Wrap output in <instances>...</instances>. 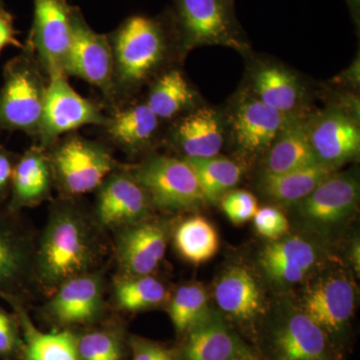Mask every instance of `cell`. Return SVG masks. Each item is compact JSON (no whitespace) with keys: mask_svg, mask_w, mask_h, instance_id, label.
Segmentation results:
<instances>
[{"mask_svg":"<svg viewBox=\"0 0 360 360\" xmlns=\"http://www.w3.org/2000/svg\"><path fill=\"white\" fill-rule=\"evenodd\" d=\"M18 316L22 333L25 349L21 360H80L75 347L72 330H40L35 326L28 305L18 297L0 295Z\"/></svg>","mask_w":360,"mask_h":360,"instance_id":"23","label":"cell"},{"mask_svg":"<svg viewBox=\"0 0 360 360\" xmlns=\"http://www.w3.org/2000/svg\"><path fill=\"white\" fill-rule=\"evenodd\" d=\"M144 101L163 123L174 122L200 106L198 91L179 65L165 70L148 85Z\"/></svg>","mask_w":360,"mask_h":360,"instance_id":"28","label":"cell"},{"mask_svg":"<svg viewBox=\"0 0 360 360\" xmlns=\"http://www.w3.org/2000/svg\"><path fill=\"white\" fill-rule=\"evenodd\" d=\"M276 354L281 360H322L328 354V336L309 315H291L274 338Z\"/></svg>","mask_w":360,"mask_h":360,"instance_id":"29","label":"cell"},{"mask_svg":"<svg viewBox=\"0 0 360 360\" xmlns=\"http://www.w3.org/2000/svg\"><path fill=\"white\" fill-rule=\"evenodd\" d=\"M214 297L219 309L231 319L250 322L264 310V297L257 279L239 265L229 267L217 281Z\"/></svg>","mask_w":360,"mask_h":360,"instance_id":"25","label":"cell"},{"mask_svg":"<svg viewBox=\"0 0 360 360\" xmlns=\"http://www.w3.org/2000/svg\"><path fill=\"white\" fill-rule=\"evenodd\" d=\"M175 25L182 56L210 45L229 47L240 53L250 51L234 11V0H174Z\"/></svg>","mask_w":360,"mask_h":360,"instance_id":"6","label":"cell"},{"mask_svg":"<svg viewBox=\"0 0 360 360\" xmlns=\"http://www.w3.org/2000/svg\"><path fill=\"white\" fill-rule=\"evenodd\" d=\"M39 231L22 212L0 205V295L32 304L39 297L37 281Z\"/></svg>","mask_w":360,"mask_h":360,"instance_id":"7","label":"cell"},{"mask_svg":"<svg viewBox=\"0 0 360 360\" xmlns=\"http://www.w3.org/2000/svg\"><path fill=\"white\" fill-rule=\"evenodd\" d=\"M111 238L84 198L56 196L37 240V281L46 298L72 277L110 266Z\"/></svg>","mask_w":360,"mask_h":360,"instance_id":"1","label":"cell"},{"mask_svg":"<svg viewBox=\"0 0 360 360\" xmlns=\"http://www.w3.org/2000/svg\"><path fill=\"white\" fill-rule=\"evenodd\" d=\"M129 165L156 212H191L205 202L198 177L184 158L153 153Z\"/></svg>","mask_w":360,"mask_h":360,"instance_id":"8","label":"cell"},{"mask_svg":"<svg viewBox=\"0 0 360 360\" xmlns=\"http://www.w3.org/2000/svg\"><path fill=\"white\" fill-rule=\"evenodd\" d=\"M198 177L205 202L215 203L231 191L241 179V167L224 156L184 158Z\"/></svg>","mask_w":360,"mask_h":360,"instance_id":"33","label":"cell"},{"mask_svg":"<svg viewBox=\"0 0 360 360\" xmlns=\"http://www.w3.org/2000/svg\"><path fill=\"white\" fill-rule=\"evenodd\" d=\"M0 87V131L23 132L39 139L49 78L34 52L23 46L4 66Z\"/></svg>","mask_w":360,"mask_h":360,"instance_id":"3","label":"cell"},{"mask_svg":"<svg viewBox=\"0 0 360 360\" xmlns=\"http://www.w3.org/2000/svg\"><path fill=\"white\" fill-rule=\"evenodd\" d=\"M349 8L350 14H352V20L357 27L359 26L360 20V0H345Z\"/></svg>","mask_w":360,"mask_h":360,"instance_id":"41","label":"cell"},{"mask_svg":"<svg viewBox=\"0 0 360 360\" xmlns=\"http://www.w3.org/2000/svg\"><path fill=\"white\" fill-rule=\"evenodd\" d=\"M54 179L46 149L32 144L20 153L14 167L11 194L6 206L14 212L51 201L53 198Z\"/></svg>","mask_w":360,"mask_h":360,"instance_id":"21","label":"cell"},{"mask_svg":"<svg viewBox=\"0 0 360 360\" xmlns=\"http://www.w3.org/2000/svg\"><path fill=\"white\" fill-rule=\"evenodd\" d=\"M162 124L144 99L134 98L108 110L101 129L108 146L129 158H146L163 141Z\"/></svg>","mask_w":360,"mask_h":360,"instance_id":"15","label":"cell"},{"mask_svg":"<svg viewBox=\"0 0 360 360\" xmlns=\"http://www.w3.org/2000/svg\"><path fill=\"white\" fill-rule=\"evenodd\" d=\"M170 293L165 281L155 274L124 276L113 272L110 277L108 300L110 307L122 315L165 307Z\"/></svg>","mask_w":360,"mask_h":360,"instance_id":"27","label":"cell"},{"mask_svg":"<svg viewBox=\"0 0 360 360\" xmlns=\"http://www.w3.org/2000/svg\"><path fill=\"white\" fill-rule=\"evenodd\" d=\"M72 41V11L65 0H34V18L26 46L47 78L65 75Z\"/></svg>","mask_w":360,"mask_h":360,"instance_id":"12","label":"cell"},{"mask_svg":"<svg viewBox=\"0 0 360 360\" xmlns=\"http://www.w3.org/2000/svg\"><path fill=\"white\" fill-rule=\"evenodd\" d=\"M172 232V222L155 215L113 232V272L124 276L155 274L165 258Z\"/></svg>","mask_w":360,"mask_h":360,"instance_id":"11","label":"cell"},{"mask_svg":"<svg viewBox=\"0 0 360 360\" xmlns=\"http://www.w3.org/2000/svg\"><path fill=\"white\" fill-rule=\"evenodd\" d=\"M163 141L180 158L219 155L224 143L225 120L219 110L200 105L170 122Z\"/></svg>","mask_w":360,"mask_h":360,"instance_id":"17","label":"cell"},{"mask_svg":"<svg viewBox=\"0 0 360 360\" xmlns=\"http://www.w3.org/2000/svg\"><path fill=\"white\" fill-rule=\"evenodd\" d=\"M94 193L91 205L94 219L110 236L153 217L156 212L148 191L135 177L129 163H120Z\"/></svg>","mask_w":360,"mask_h":360,"instance_id":"10","label":"cell"},{"mask_svg":"<svg viewBox=\"0 0 360 360\" xmlns=\"http://www.w3.org/2000/svg\"><path fill=\"white\" fill-rule=\"evenodd\" d=\"M248 360H250V359H248Z\"/></svg>","mask_w":360,"mask_h":360,"instance_id":"43","label":"cell"},{"mask_svg":"<svg viewBox=\"0 0 360 360\" xmlns=\"http://www.w3.org/2000/svg\"><path fill=\"white\" fill-rule=\"evenodd\" d=\"M167 311L174 324L175 333L181 338L196 324L205 319L208 309V295L200 283L181 284L170 293Z\"/></svg>","mask_w":360,"mask_h":360,"instance_id":"34","label":"cell"},{"mask_svg":"<svg viewBox=\"0 0 360 360\" xmlns=\"http://www.w3.org/2000/svg\"><path fill=\"white\" fill-rule=\"evenodd\" d=\"M307 135L316 160L333 169L359 155V122L342 108L307 116Z\"/></svg>","mask_w":360,"mask_h":360,"instance_id":"16","label":"cell"},{"mask_svg":"<svg viewBox=\"0 0 360 360\" xmlns=\"http://www.w3.org/2000/svg\"><path fill=\"white\" fill-rule=\"evenodd\" d=\"M354 305L352 281L345 274H329L307 291L303 298L302 311L326 333H335L347 326Z\"/></svg>","mask_w":360,"mask_h":360,"instance_id":"20","label":"cell"},{"mask_svg":"<svg viewBox=\"0 0 360 360\" xmlns=\"http://www.w3.org/2000/svg\"><path fill=\"white\" fill-rule=\"evenodd\" d=\"M7 46L18 47L22 49L25 45L16 39V32L11 16L4 11H0V53Z\"/></svg>","mask_w":360,"mask_h":360,"instance_id":"40","label":"cell"},{"mask_svg":"<svg viewBox=\"0 0 360 360\" xmlns=\"http://www.w3.org/2000/svg\"><path fill=\"white\" fill-rule=\"evenodd\" d=\"M221 208L232 224L239 225L252 219L258 208L257 198L250 191L238 189L222 196Z\"/></svg>","mask_w":360,"mask_h":360,"instance_id":"36","label":"cell"},{"mask_svg":"<svg viewBox=\"0 0 360 360\" xmlns=\"http://www.w3.org/2000/svg\"><path fill=\"white\" fill-rule=\"evenodd\" d=\"M292 116L272 110L245 89L234 99L224 120L236 149L253 158L266 155Z\"/></svg>","mask_w":360,"mask_h":360,"instance_id":"14","label":"cell"},{"mask_svg":"<svg viewBox=\"0 0 360 360\" xmlns=\"http://www.w3.org/2000/svg\"><path fill=\"white\" fill-rule=\"evenodd\" d=\"M58 196L84 198L94 193L120 161L105 141H94L78 132L63 135L46 149Z\"/></svg>","mask_w":360,"mask_h":360,"instance_id":"4","label":"cell"},{"mask_svg":"<svg viewBox=\"0 0 360 360\" xmlns=\"http://www.w3.org/2000/svg\"><path fill=\"white\" fill-rule=\"evenodd\" d=\"M65 75L80 78L96 87L103 96L105 108H112L115 92L110 39L92 30L75 11H72V41Z\"/></svg>","mask_w":360,"mask_h":360,"instance_id":"13","label":"cell"},{"mask_svg":"<svg viewBox=\"0 0 360 360\" xmlns=\"http://www.w3.org/2000/svg\"><path fill=\"white\" fill-rule=\"evenodd\" d=\"M172 232L175 250L189 264H205L219 250L217 229L200 215L182 220Z\"/></svg>","mask_w":360,"mask_h":360,"instance_id":"32","label":"cell"},{"mask_svg":"<svg viewBox=\"0 0 360 360\" xmlns=\"http://www.w3.org/2000/svg\"><path fill=\"white\" fill-rule=\"evenodd\" d=\"M246 91L278 112L303 115L305 87L300 77L281 63L257 61L250 66Z\"/></svg>","mask_w":360,"mask_h":360,"instance_id":"18","label":"cell"},{"mask_svg":"<svg viewBox=\"0 0 360 360\" xmlns=\"http://www.w3.org/2000/svg\"><path fill=\"white\" fill-rule=\"evenodd\" d=\"M72 333L80 360H129L127 324L113 310L103 321Z\"/></svg>","mask_w":360,"mask_h":360,"instance_id":"26","label":"cell"},{"mask_svg":"<svg viewBox=\"0 0 360 360\" xmlns=\"http://www.w3.org/2000/svg\"><path fill=\"white\" fill-rule=\"evenodd\" d=\"M110 266L68 279L37 309L51 330L86 328L112 312L108 300Z\"/></svg>","mask_w":360,"mask_h":360,"instance_id":"5","label":"cell"},{"mask_svg":"<svg viewBox=\"0 0 360 360\" xmlns=\"http://www.w3.org/2000/svg\"><path fill=\"white\" fill-rule=\"evenodd\" d=\"M250 360H255V359H251V357H250Z\"/></svg>","mask_w":360,"mask_h":360,"instance_id":"42","label":"cell"},{"mask_svg":"<svg viewBox=\"0 0 360 360\" xmlns=\"http://www.w3.org/2000/svg\"><path fill=\"white\" fill-rule=\"evenodd\" d=\"M18 156L20 153H13L0 144V205L8 200Z\"/></svg>","mask_w":360,"mask_h":360,"instance_id":"39","label":"cell"},{"mask_svg":"<svg viewBox=\"0 0 360 360\" xmlns=\"http://www.w3.org/2000/svg\"><path fill=\"white\" fill-rule=\"evenodd\" d=\"M333 172L335 169L321 163H315L283 174H264L260 179V191L269 200L276 202L297 203Z\"/></svg>","mask_w":360,"mask_h":360,"instance_id":"31","label":"cell"},{"mask_svg":"<svg viewBox=\"0 0 360 360\" xmlns=\"http://www.w3.org/2000/svg\"><path fill=\"white\" fill-rule=\"evenodd\" d=\"M103 103L86 98L71 86L65 75L49 78L37 146L49 149L63 135L86 125L103 127L108 122Z\"/></svg>","mask_w":360,"mask_h":360,"instance_id":"9","label":"cell"},{"mask_svg":"<svg viewBox=\"0 0 360 360\" xmlns=\"http://www.w3.org/2000/svg\"><path fill=\"white\" fill-rule=\"evenodd\" d=\"M25 349L20 321L0 303V360H21Z\"/></svg>","mask_w":360,"mask_h":360,"instance_id":"35","label":"cell"},{"mask_svg":"<svg viewBox=\"0 0 360 360\" xmlns=\"http://www.w3.org/2000/svg\"><path fill=\"white\" fill-rule=\"evenodd\" d=\"M177 348L179 360H248L236 335L219 314H207L181 338Z\"/></svg>","mask_w":360,"mask_h":360,"instance_id":"22","label":"cell"},{"mask_svg":"<svg viewBox=\"0 0 360 360\" xmlns=\"http://www.w3.org/2000/svg\"><path fill=\"white\" fill-rule=\"evenodd\" d=\"M359 201V184L354 175L333 172L296 205L302 219L309 224L329 225L348 219Z\"/></svg>","mask_w":360,"mask_h":360,"instance_id":"19","label":"cell"},{"mask_svg":"<svg viewBox=\"0 0 360 360\" xmlns=\"http://www.w3.org/2000/svg\"><path fill=\"white\" fill-rule=\"evenodd\" d=\"M314 245L300 236L281 238L265 246L260 264L276 283L295 284L305 278L316 264Z\"/></svg>","mask_w":360,"mask_h":360,"instance_id":"24","label":"cell"},{"mask_svg":"<svg viewBox=\"0 0 360 360\" xmlns=\"http://www.w3.org/2000/svg\"><path fill=\"white\" fill-rule=\"evenodd\" d=\"M305 113L292 116L265 155L264 174H278L319 163L307 135Z\"/></svg>","mask_w":360,"mask_h":360,"instance_id":"30","label":"cell"},{"mask_svg":"<svg viewBox=\"0 0 360 360\" xmlns=\"http://www.w3.org/2000/svg\"><path fill=\"white\" fill-rule=\"evenodd\" d=\"M129 360H179L176 347L136 335L129 336Z\"/></svg>","mask_w":360,"mask_h":360,"instance_id":"37","label":"cell"},{"mask_svg":"<svg viewBox=\"0 0 360 360\" xmlns=\"http://www.w3.org/2000/svg\"><path fill=\"white\" fill-rule=\"evenodd\" d=\"M108 39L115 92L111 108L135 98L144 86L184 58L174 15L172 20L131 16Z\"/></svg>","mask_w":360,"mask_h":360,"instance_id":"2","label":"cell"},{"mask_svg":"<svg viewBox=\"0 0 360 360\" xmlns=\"http://www.w3.org/2000/svg\"><path fill=\"white\" fill-rule=\"evenodd\" d=\"M255 229L260 236L274 241L290 231V221L284 213L274 206L258 208L253 217Z\"/></svg>","mask_w":360,"mask_h":360,"instance_id":"38","label":"cell"}]
</instances>
